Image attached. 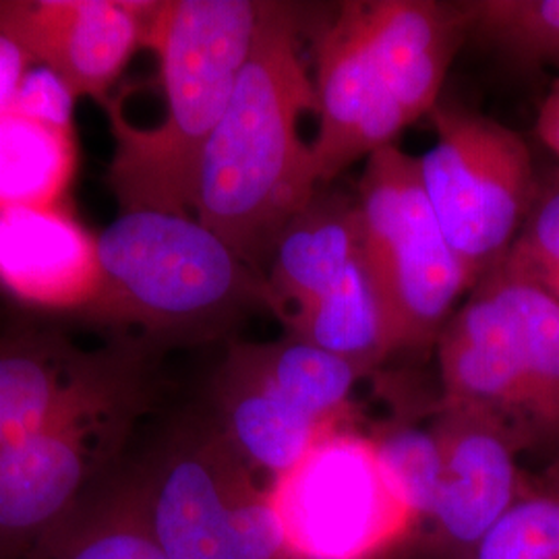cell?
I'll return each mask as SVG.
<instances>
[{"label": "cell", "mask_w": 559, "mask_h": 559, "mask_svg": "<svg viewBox=\"0 0 559 559\" xmlns=\"http://www.w3.org/2000/svg\"><path fill=\"white\" fill-rule=\"evenodd\" d=\"M299 9L265 2L253 50L201 156L193 216L265 274L280 235L320 191L300 119L318 115L316 81L300 57Z\"/></svg>", "instance_id": "cell-1"}, {"label": "cell", "mask_w": 559, "mask_h": 559, "mask_svg": "<svg viewBox=\"0 0 559 559\" xmlns=\"http://www.w3.org/2000/svg\"><path fill=\"white\" fill-rule=\"evenodd\" d=\"M265 2L158 0L145 48L158 59L164 119L131 124L108 104L115 154L108 180L120 212L191 214L201 156L233 98Z\"/></svg>", "instance_id": "cell-2"}, {"label": "cell", "mask_w": 559, "mask_h": 559, "mask_svg": "<svg viewBox=\"0 0 559 559\" xmlns=\"http://www.w3.org/2000/svg\"><path fill=\"white\" fill-rule=\"evenodd\" d=\"M98 251L100 290L87 313L147 338H210L270 309L265 278L191 214L120 212Z\"/></svg>", "instance_id": "cell-3"}, {"label": "cell", "mask_w": 559, "mask_h": 559, "mask_svg": "<svg viewBox=\"0 0 559 559\" xmlns=\"http://www.w3.org/2000/svg\"><path fill=\"white\" fill-rule=\"evenodd\" d=\"M438 344L443 404L491 415L520 450H559L558 300L493 267Z\"/></svg>", "instance_id": "cell-4"}, {"label": "cell", "mask_w": 559, "mask_h": 559, "mask_svg": "<svg viewBox=\"0 0 559 559\" xmlns=\"http://www.w3.org/2000/svg\"><path fill=\"white\" fill-rule=\"evenodd\" d=\"M143 353H104L50 420L0 445V559H25L96 487L143 406Z\"/></svg>", "instance_id": "cell-5"}, {"label": "cell", "mask_w": 559, "mask_h": 559, "mask_svg": "<svg viewBox=\"0 0 559 559\" xmlns=\"http://www.w3.org/2000/svg\"><path fill=\"white\" fill-rule=\"evenodd\" d=\"M360 378L357 365L290 334L235 344L214 383V420L267 483L323 436L353 425Z\"/></svg>", "instance_id": "cell-6"}, {"label": "cell", "mask_w": 559, "mask_h": 559, "mask_svg": "<svg viewBox=\"0 0 559 559\" xmlns=\"http://www.w3.org/2000/svg\"><path fill=\"white\" fill-rule=\"evenodd\" d=\"M362 263L396 350L440 338L452 307L477 286L441 233L420 180L419 158L399 145L369 156L359 182Z\"/></svg>", "instance_id": "cell-7"}, {"label": "cell", "mask_w": 559, "mask_h": 559, "mask_svg": "<svg viewBox=\"0 0 559 559\" xmlns=\"http://www.w3.org/2000/svg\"><path fill=\"white\" fill-rule=\"evenodd\" d=\"M140 475L164 559H284L265 480L216 420L177 429Z\"/></svg>", "instance_id": "cell-8"}, {"label": "cell", "mask_w": 559, "mask_h": 559, "mask_svg": "<svg viewBox=\"0 0 559 559\" xmlns=\"http://www.w3.org/2000/svg\"><path fill=\"white\" fill-rule=\"evenodd\" d=\"M265 489L284 559H400L420 540V520L385 479L371 436L355 425L316 441Z\"/></svg>", "instance_id": "cell-9"}, {"label": "cell", "mask_w": 559, "mask_h": 559, "mask_svg": "<svg viewBox=\"0 0 559 559\" xmlns=\"http://www.w3.org/2000/svg\"><path fill=\"white\" fill-rule=\"evenodd\" d=\"M438 143L420 156V180L441 233L479 284L508 253L531 214L528 145L498 120L456 104L431 115Z\"/></svg>", "instance_id": "cell-10"}, {"label": "cell", "mask_w": 559, "mask_h": 559, "mask_svg": "<svg viewBox=\"0 0 559 559\" xmlns=\"http://www.w3.org/2000/svg\"><path fill=\"white\" fill-rule=\"evenodd\" d=\"M318 138L311 143L320 182H332L344 168L394 145L413 124L399 81L373 40L362 2L340 4L316 48Z\"/></svg>", "instance_id": "cell-11"}, {"label": "cell", "mask_w": 559, "mask_h": 559, "mask_svg": "<svg viewBox=\"0 0 559 559\" xmlns=\"http://www.w3.org/2000/svg\"><path fill=\"white\" fill-rule=\"evenodd\" d=\"M158 0H0V36L75 98L110 104V92L145 48Z\"/></svg>", "instance_id": "cell-12"}, {"label": "cell", "mask_w": 559, "mask_h": 559, "mask_svg": "<svg viewBox=\"0 0 559 559\" xmlns=\"http://www.w3.org/2000/svg\"><path fill=\"white\" fill-rule=\"evenodd\" d=\"M433 433L441 450L436 503L420 540L438 559H473L483 539L526 493L514 436L487 413L440 404Z\"/></svg>", "instance_id": "cell-13"}, {"label": "cell", "mask_w": 559, "mask_h": 559, "mask_svg": "<svg viewBox=\"0 0 559 559\" xmlns=\"http://www.w3.org/2000/svg\"><path fill=\"white\" fill-rule=\"evenodd\" d=\"M100 276L98 239L62 203L0 210V286L15 299L87 311Z\"/></svg>", "instance_id": "cell-14"}, {"label": "cell", "mask_w": 559, "mask_h": 559, "mask_svg": "<svg viewBox=\"0 0 559 559\" xmlns=\"http://www.w3.org/2000/svg\"><path fill=\"white\" fill-rule=\"evenodd\" d=\"M362 253L359 198L318 191L280 235L265 284L280 320L332 290Z\"/></svg>", "instance_id": "cell-15"}, {"label": "cell", "mask_w": 559, "mask_h": 559, "mask_svg": "<svg viewBox=\"0 0 559 559\" xmlns=\"http://www.w3.org/2000/svg\"><path fill=\"white\" fill-rule=\"evenodd\" d=\"M50 334L0 338V445L52 419L100 362Z\"/></svg>", "instance_id": "cell-16"}, {"label": "cell", "mask_w": 559, "mask_h": 559, "mask_svg": "<svg viewBox=\"0 0 559 559\" xmlns=\"http://www.w3.org/2000/svg\"><path fill=\"white\" fill-rule=\"evenodd\" d=\"M25 559H164L140 468L98 483Z\"/></svg>", "instance_id": "cell-17"}, {"label": "cell", "mask_w": 559, "mask_h": 559, "mask_svg": "<svg viewBox=\"0 0 559 559\" xmlns=\"http://www.w3.org/2000/svg\"><path fill=\"white\" fill-rule=\"evenodd\" d=\"M282 321L290 336L348 360L365 373L394 353L362 253L332 290Z\"/></svg>", "instance_id": "cell-18"}, {"label": "cell", "mask_w": 559, "mask_h": 559, "mask_svg": "<svg viewBox=\"0 0 559 559\" xmlns=\"http://www.w3.org/2000/svg\"><path fill=\"white\" fill-rule=\"evenodd\" d=\"M75 166L71 129L15 108L0 115V210L62 203Z\"/></svg>", "instance_id": "cell-19"}, {"label": "cell", "mask_w": 559, "mask_h": 559, "mask_svg": "<svg viewBox=\"0 0 559 559\" xmlns=\"http://www.w3.org/2000/svg\"><path fill=\"white\" fill-rule=\"evenodd\" d=\"M468 29L526 64L559 62V0L464 2Z\"/></svg>", "instance_id": "cell-20"}, {"label": "cell", "mask_w": 559, "mask_h": 559, "mask_svg": "<svg viewBox=\"0 0 559 559\" xmlns=\"http://www.w3.org/2000/svg\"><path fill=\"white\" fill-rule=\"evenodd\" d=\"M369 436L385 479L423 526L436 503L441 479V450L433 427L392 425Z\"/></svg>", "instance_id": "cell-21"}, {"label": "cell", "mask_w": 559, "mask_h": 559, "mask_svg": "<svg viewBox=\"0 0 559 559\" xmlns=\"http://www.w3.org/2000/svg\"><path fill=\"white\" fill-rule=\"evenodd\" d=\"M473 559H559V493L526 491Z\"/></svg>", "instance_id": "cell-22"}, {"label": "cell", "mask_w": 559, "mask_h": 559, "mask_svg": "<svg viewBox=\"0 0 559 559\" xmlns=\"http://www.w3.org/2000/svg\"><path fill=\"white\" fill-rule=\"evenodd\" d=\"M496 267L537 284L559 302V189L528 214L519 237Z\"/></svg>", "instance_id": "cell-23"}, {"label": "cell", "mask_w": 559, "mask_h": 559, "mask_svg": "<svg viewBox=\"0 0 559 559\" xmlns=\"http://www.w3.org/2000/svg\"><path fill=\"white\" fill-rule=\"evenodd\" d=\"M75 100L78 98L64 85V81L59 80L48 69L36 67L34 71L27 73V78L23 81L20 96H17L13 108L23 115L34 117V119L71 129Z\"/></svg>", "instance_id": "cell-24"}, {"label": "cell", "mask_w": 559, "mask_h": 559, "mask_svg": "<svg viewBox=\"0 0 559 559\" xmlns=\"http://www.w3.org/2000/svg\"><path fill=\"white\" fill-rule=\"evenodd\" d=\"M32 64L34 62L15 41L0 36V115L15 106Z\"/></svg>", "instance_id": "cell-25"}, {"label": "cell", "mask_w": 559, "mask_h": 559, "mask_svg": "<svg viewBox=\"0 0 559 559\" xmlns=\"http://www.w3.org/2000/svg\"><path fill=\"white\" fill-rule=\"evenodd\" d=\"M537 129L543 143L559 156V83L540 106Z\"/></svg>", "instance_id": "cell-26"}, {"label": "cell", "mask_w": 559, "mask_h": 559, "mask_svg": "<svg viewBox=\"0 0 559 559\" xmlns=\"http://www.w3.org/2000/svg\"><path fill=\"white\" fill-rule=\"evenodd\" d=\"M554 491H556V493H559V487H558V489H554Z\"/></svg>", "instance_id": "cell-27"}]
</instances>
